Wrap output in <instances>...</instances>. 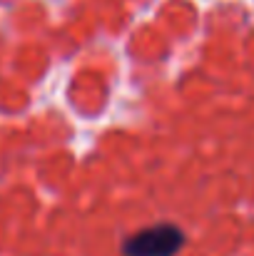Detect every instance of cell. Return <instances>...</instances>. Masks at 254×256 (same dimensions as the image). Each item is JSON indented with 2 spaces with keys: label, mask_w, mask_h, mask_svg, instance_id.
<instances>
[{
  "label": "cell",
  "mask_w": 254,
  "mask_h": 256,
  "mask_svg": "<svg viewBox=\"0 0 254 256\" xmlns=\"http://www.w3.org/2000/svg\"><path fill=\"white\" fill-rule=\"evenodd\" d=\"M184 246V232L177 224L160 222L130 234L122 242L125 256H177Z\"/></svg>",
  "instance_id": "1"
}]
</instances>
